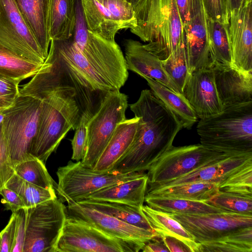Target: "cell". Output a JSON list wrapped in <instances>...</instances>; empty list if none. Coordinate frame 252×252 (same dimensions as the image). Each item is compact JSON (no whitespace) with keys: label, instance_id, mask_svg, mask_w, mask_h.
<instances>
[{"label":"cell","instance_id":"cell-41","mask_svg":"<svg viewBox=\"0 0 252 252\" xmlns=\"http://www.w3.org/2000/svg\"><path fill=\"white\" fill-rule=\"evenodd\" d=\"M93 113L88 110L84 111L81 116L73 139L71 140L72 155L71 159L76 161H81L86 151L88 123Z\"/></svg>","mask_w":252,"mask_h":252},{"label":"cell","instance_id":"cell-19","mask_svg":"<svg viewBox=\"0 0 252 252\" xmlns=\"http://www.w3.org/2000/svg\"><path fill=\"white\" fill-rule=\"evenodd\" d=\"M212 68L223 109L252 101V72L241 71L232 64L216 62Z\"/></svg>","mask_w":252,"mask_h":252},{"label":"cell","instance_id":"cell-3","mask_svg":"<svg viewBox=\"0 0 252 252\" xmlns=\"http://www.w3.org/2000/svg\"><path fill=\"white\" fill-rule=\"evenodd\" d=\"M136 26L131 32L160 60L185 45L181 18L176 0H140L133 8Z\"/></svg>","mask_w":252,"mask_h":252},{"label":"cell","instance_id":"cell-6","mask_svg":"<svg viewBox=\"0 0 252 252\" xmlns=\"http://www.w3.org/2000/svg\"><path fill=\"white\" fill-rule=\"evenodd\" d=\"M75 23L72 38L86 58L120 90L128 77L123 52L115 42L107 41L87 28L81 0H75Z\"/></svg>","mask_w":252,"mask_h":252},{"label":"cell","instance_id":"cell-53","mask_svg":"<svg viewBox=\"0 0 252 252\" xmlns=\"http://www.w3.org/2000/svg\"><path fill=\"white\" fill-rule=\"evenodd\" d=\"M0 245H1V238H0Z\"/></svg>","mask_w":252,"mask_h":252},{"label":"cell","instance_id":"cell-30","mask_svg":"<svg viewBox=\"0 0 252 252\" xmlns=\"http://www.w3.org/2000/svg\"><path fill=\"white\" fill-rule=\"evenodd\" d=\"M144 201L152 208L170 214H200L223 211L205 202L146 194Z\"/></svg>","mask_w":252,"mask_h":252},{"label":"cell","instance_id":"cell-47","mask_svg":"<svg viewBox=\"0 0 252 252\" xmlns=\"http://www.w3.org/2000/svg\"><path fill=\"white\" fill-rule=\"evenodd\" d=\"M2 196L1 202L5 204L7 208L12 213L22 208H26L25 204L20 195L13 190L5 186L0 191Z\"/></svg>","mask_w":252,"mask_h":252},{"label":"cell","instance_id":"cell-9","mask_svg":"<svg viewBox=\"0 0 252 252\" xmlns=\"http://www.w3.org/2000/svg\"><path fill=\"white\" fill-rule=\"evenodd\" d=\"M56 173L58 183L55 191L63 202L70 204L103 188L139 177L144 172H99L85 167L81 161H69L66 165L59 167Z\"/></svg>","mask_w":252,"mask_h":252},{"label":"cell","instance_id":"cell-45","mask_svg":"<svg viewBox=\"0 0 252 252\" xmlns=\"http://www.w3.org/2000/svg\"><path fill=\"white\" fill-rule=\"evenodd\" d=\"M16 217L15 237L11 252H23L26 223V208H22L15 212Z\"/></svg>","mask_w":252,"mask_h":252},{"label":"cell","instance_id":"cell-22","mask_svg":"<svg viewBox=\"0 0 252 252\" xmlns=\"http://www.w3.org/2000/svg\"><path fill=\"white\" fill-rule=\"evenodd\" d=\"M140 126V118L126 119L118 124L103 152L93 170L108 171L133 143Z\"/></svg>","mask_w":252,"mask_h":252},{"label":"cell","instance_id":"cell-32","mask_svg":"<svg viewBox=\"0 0 252 252\" xmlns=\"http://www.w3.org/2000/svg\"><path fill=\"white\" fill-rule=\"evenodd\" d=\"M219 190L218 184L193 182L147 190L146 194L206 202Z\"/></svg>","mask_w":252,"mask_h":252},{"label":"cell","instance_id":"cell-26","mask_svg":"<svg viewBox=\"0 0 252 252\" xmlns=\"http://www.w3.org/2000/svg\"><path fill=\"white\" fill-rule=\"evenodd\" d=\"M141 210L149 224L157 234V237L164 236L176 237L186 244L192 252H199V244L177 220L168 214L142 205Z\"/></svg>","mask_w":252,"mask_h":252},{"label":"cell","instance_id":"cell-25","mask_svg":"<svg viewBox=\"0 0 252 252\" xmlns=\"http://www.w3.org/2000/svg\"><path fill=\"white\" fill-rule=\"evenodd\" d=\"M88 29L93 33L111 42L123 26L110 10L98 0H81Z\"/></svg>","mask_w":252,"mask_h":252},{"label":"cell","instance_id":"cell-5","mask_svg":"<svg viewBox=\"0 0 252 252\" xmlns=\"http://www.w3.org/2000/svg\"><path fill=\"white\" fill-rule=\"evenodd\" d=\"M48 54L57 63L68 83L75 89L83 111L87 110L93 113L96 93L105 94L116 90L103 74L81 53L72 36L63 40L51 39Z\"/></svg>","mask_w":252,"mask_h":252},{"label":"cell","instance_id":"cell-39","mask_svg":"<svg viewBox=\"0 0 252 252\" xmlns=\"http://www.w3.org/2000/svg\"><path fill=\"white\" fill-rule=\"evenodd\" d=\"M219 190L252 197V164L239 170L219 186Z\"/></svg>","mask_w":252,"mask_h":252},{"label":"cell","instance_id":"cell-54","mask_svg":"<svg viewBox=\"0 0 252 252\" xmlns=\"http://www.w3.org/2000/svg\"><path fill=\"white\" fill-rule=\"evenodd\" d=\"M127 0V1L129 2H130V0Z\"/></svg>","mask_w":252,"mask_h":252},{"label":"cell","instance_id":"cell-50","mask_svg":"<svg viewBox=\"0 0 252 252\" xmlns=\"http://www.w3.org/2000/svg\"><path fill=\"white\" fill-rule=\"evenodd\" d=\"M183 26L189 17L190 0H176Z\"/></svg>","mask_w":252,"mask_h":252},{"label":"cell","instance_id":"cell-38","mask_svg":"<svg viewBox=\"0 0 252 252\" xmlns=\"http://www.w3.org/2000/svg\"><path fill=\"white\" fill-rule=\"evenodd\" d=\"M162 65L169 77L182 93V90L189 78L187 55L185 45L167 59L161 60Z\"/></svg>","mask_w":252,"mask_h":252},{"label":"cell","instance_id":"cell-31","mask_svg":"<svg viewBox=\"0 0 252 252\" xmlns=\"http://www.w3.org/2000/svg\"><path fill=\"white\" fill-rule=\"evenodd\" d=\"M77 203L155 233L143 216L141 208L117 202L90 199H82Z\"/></svg>","mask_w":252,"mask_h":252},{"label":"cell","instance_id":"cell-43","mask_svg":"<svg viewBox=\"0 0 252 252\" xmlns=\"http://www.w3.org/2000/svg\"><path fill=\"white\" fill-rule=\"evenodd\" d=\"M209 19L229 25L230 6L229 0H202Z\"/></svg>","mask_w":252,"mask_h":252},{"label":"cell","instance_id":"cell-37","mask_svg":"<svg viewBox=\"0 0 252 252\" xmlns=\"http://www.w3.org/2000/svg\"><path fill=\"white\" fill-rule=\"evenodd\" d=\"M205 202L224 211L252 214V197L219 190Z\"/></svg>","mask_w":252,"mask_h":252},{"label":"cell","instance_id":"cell-17","mask_svg":"<svg viewBox=\"0 0 252 252\" xmlns=\"http://www.w3.org/2000/svg\"><path fill=\"white\" fill-rule=\"evenodd\" d=\"M229 32L232 64L252 72V0H246L230 11Z\"/></svg>","mask_w":252,"mask_h":252},{"label":"cell","instance_id":"cell-4","mask_svg":"<svg viewBox=\"0 0 252 252\" xmlns=\"http://www.w3.org/2000/svg\"><path fill=\"white\" fill-rule=\"evenodd\" d=\"M197 132L200 144L211 150L231 156L252 154V101L200 119Z\"/></svg>","mask_w":252,"mask_h":252},{"label":"cell","instance_id":"cell-42","mask_svg":"<svg viewBox=\"0 0 252 252\" xmlns=\"http://www.w3.org/2000/svg\"><path fill=\"white\" fill-rule=\"evenodd\" d=\"M15 174L9 150L0 124V191L4 188L11 177Z\"/></svg>","mask_w":252,"mask_h":252},{"label":"cell","instance_id":"cell-20","mask_svg":"<svg viewBox=\"0 0 252 252\" xmlns=\"http://www.w3.org/2000/svg\"><path fill=\"white\" fill-rule=\"evenodd\" d=\"M251 164L252 154L229 157L175 179L158 184H148L147 190L193 182L214 183L219 186L234 173Z\"/></svg>","mask_w":252,"mask_h":252},{"label":"cell","instance_id":"cell-23","mask_svg":"<svg viewBox=\"0 0 252 252\" xmlns=\"http://www.w3.org/2000/svg\"><path fill=\"white\" fill-rule=\"evenodd\" d=\"M148 185V177L144 173L136 178L100 189L83 199L117 202L141 208Z\"/></svg>","mask_w":252,"mask_h":252},{"label":"cell","instance_id":"cell-7","mask_svg":"<svg viewBox=\"0 0 252 252\" xmlns=\"http://www.w3.org/2000/svg\"><path fill=\"white\" fill-rule=\"evenodd\" d=\"M42 107L40 99L20 95L10 108L2 110L1 122L12 165L34 157L31 154Z\"/></svg>","mask_w":252,"mask_h":252},{"label":"cell","instance_id":"cell-51","mask_svg":"<svg viewBox=\"0 0 252 252\" xmlns=\"http://www.w3.org/2000/svg\"><path fill=\"white\" fill-rule=\"evenodd\" d=\"M246 0H229L230 10L238 8Z\"/></svg>","mask_w":252,"mask_h":252},{"label":"cell","instance_id":"cell-12","mask_svg":"<svg viewBox=\"0 0 252 252\" xmlns=\"http://www.w3.org/2000/svg\"><path fill=\"white\" fill-rule=\"evenodd\" d=\"M144 246L115 239L67 216L54 252H138Z\"/></svg>","mask_w":252,"mask_h":252},{"label":"cell","instance_id":"cell-49","mask_svg":"<svg viewBox=\"0 0 252 252\" xmlns=\"http://www.w3.org/2000/svg\"><path fill=\"white\" fill-rule=\"evenodd\" d=\"M155 237L147 243L141 250L143 252H170L165 244L161 239Z\"/></svg>","mask_w":252,"mask_h":252},{"label":"cell","instance_id":"cell-24","mask_svg":"<svg viewBox=\"0 0 252 252\" xmlns=\"http://www.w3.org/2000/svg\"><path fill=\"white\" fill-rule=\"evenodd\" d=\"M14 0L46 59L51 41L48 24L49 0Z\"/></svg>","mask_w":252,"mask_h":252},{"label":"cell","instance_id":"cell-1","mask_svg":"<svg viewBox=\"0 0 252 252\" xmlns=\"http://www.w3.org/2000/svg\"><path fill=\"white\" fill-rule=\"evenodd\" d=\"M129 107L140 118L139 128L128 150L109 170L121 174L144 172L172 145L181 124L150 90L141 91Z\"/></svg>","mask_w":252,"mask_h":252},{"label":"cell","instance_id":"cell-27","mask_svg":"<svg viewBox=\"0 0 252 252\" xmlns=\"http://www.w3.org/2000/svg\"><path fill=\"white\" fill-rule=\"evenodd\" d=\"M151 91L175 116L182 128L190 129L198 118L188 100L182 94L177 93L154 79L143 77Z\"/></svg>","mask_w":252,"mask_h":252},{"label":"cell","instance_id":"cell-29","mask_svg":"<svg viewBox=\"0 0 252 252\" xmlns=\"http://www.w3.org/2000/svg\"><path fill=\"white\" fill-rule=\"evenodd\" d=\"M198 244L199 252H252V226L236 228Z\"/></svg>","mask_w":252,"mask_h":252},{"label":"cell","instance_id":"cell-11","mask_svg":"<svg viewBox=\"0 0 252 252\" xmlns=\"http://www.w3.org/2000/svg\"><path fill=\"white\" fill-rule=\"evenodd\" d=\"M229 157L231 156L211 150L200 143L178 147L172 145L147 170L148 184L175 179Z\"/></svg>","mask_w":252,"mask_h":252},{"label":"cell","instance_id":"cell-13","mask_svg":"<svg viewBox=\"0 0 252 252\" xmlns=\"http://www.w3.org/2000/svg\"><path fill=\"white\" fill-rule=\"evenodd\" d=\"M0 43L31 62L43 64L45 60L14 0H0Z\"/></svg>","mask_w":252,"mask_h":252},{"label":"cell","instance_id":"cell-52","mask_svg":"<svg viewBox=\"0 0 252 252\" xmlns=\"http://www.w3.org/2000/svg\"><path fill=\"white\" fill-rule=\"evenodd\" d=\"M140 0H130V2L134 8Z\"/></svg>","mask_w":252,"mask_h":252},{"label":"cell","instance_id":"cell-21","mask_svg":"<svg viewBox=\"0 0 252 252\" xmlns=\"http://www.w3.org/2000/svg\"><path fill=\"white\" fill-rule=\"evenodd\" d=\"M125 59L128 70L142 77L152 78L171 90L182 92L164 70L161 60L146 50L139 41L126 39L124 41Z\"/></svg>","mask_w":252,"mask_h":252},{"label":"cell","instance_id":"cell-48","mask_svg":"<svg viewBox=\"0 0 252 252\" xmlns=\"http://www.w3.org/2000/svg\"><path fill=\"white\" fill-rule=\"evenodd\" d=\"M161 239L170 252H192L190 248L176 237L164 236Z\"/></svg>","mask_w":252,"mask_h":252},{"label":"cell","instance_id":"cell-28","mask_svg":"<svg viewBox=\"0 0 252 252\" xmlns=\"http://www.w3.org/2000/svg\"><path fill=\"white\" fill-rule=\"evenodd\" d=\"M75 23V0H49L48 24L51 40H63L71 37Z\"/></svg>","mask_w":252,"mask_h":252},{"label":"cell","instance_id":"cell-34","mask_svg":"<svg viewBox=\"0 0 252 252\" xmlns=\"http://www.w3.org/2000/svg\"><path fill=\"white\" fill-rule=\"evenodd\" d=\"M5 186L20 195L26 208L35 206L57 197L54 189H46L37 186L23 179L15 173Z\"/></svg>","mask_w":252,"mask_h":252},{"label":"cell","instance_id":"cell-8","mask_svg":"<svg viewBox=\"0 0 252 252\" xmlns=\"http://www.w3.org/2000/svg\"><path fill=\"white\" fill-rule=\"evenodd\" d=\"M127 107L128 96L120 90L109 91L101 99L87 124L86 154L81 161L85 167L93 169L117 126L126 119Z\"/></svg>","mask_w":252,"mask_h":252},{"label":"cell","instance_id":"cell-10","mask_svg":"<svg viewBox=\"0 0 252 252\" xmlns=\"http://www.w3.org/2000/svg\"><path fill=\"white\" fill-rule=\"evenodd\" d=\"M66 217V206L58 197L26 208L23 252H54Z\"/></svg>","mask_w":252,"mask_h":252},{"label":"cell","instance_id":"cell-33","mask_svg":"<svg viewBox=\"0 0 252 252\" xmlns=\"http://www.w3.org/2000/svg\"><path fill=\"white\" fill-rule=\"evenodd\" d=\"M42 64L22 57L0 43V74L19 84L34 76Z\"/></svg>","mask_w":252,"mask_h":252},{"label":"cell","instance_id":"cell-46","mask_svg":"<svg viewBox=\"0 0 252 252\" xmlns=\"http://www.w3.org/2000/svg\"><path fill=\"white\" fill-rule=\"evenodd\" d=\"M16 217L12 213L10 220L4 228L0 232L1 245L0 252H11L15 237Z\"/></svg>","mask_w":252,"mask_h":252},{"label":"cell","instance_id":"cell-40","mask_svg":"<svg viewBox=\"0 0 252 252\" xmlns=\"http://www.w3.org/2000/svg\"><path fill=\"white\" fill-rule=\"evenodd\" d=\"M111 12L115 19L124 29H133L136 26V19L133 7L126 0H98Z\"/></svg>","mask_w":252,"mask_h":252},{"label":"cell","instance_id":"cell-18","mask_svg":"<svg viewBox=\"0 0 252 252\" xmlns=\"http://www.w3.org/2000/svg\"><path fill=\"white\" fill-rule=\"evenodd\" d=\"M182 94L200 119L212 117L223 110L216 88L212 67L199 69L190 74L182 90Z\"/></svg>","mask_w":252,"mask_h":252},{"label":"cell","instance_id":"cell-44","mask_svg":"<svg viewBox=\"0 0 252 252\" xmlns=\"http://www.w3.org/2000/svg\"><path fill=\"white\" fill-rule=\"evenodd\" d=\"M19 83L0 74V111L8 109L20 95Z\"/></svg>","mask_w":252,"mask_h":252},{"label":"cell","instance_id":"cell-2","mask_svg":"<svg viewBox=\"0 0 252 252\" xmlns=\"http://www.w3.org/2000/svg\"><path fill=\"white\" fill-rule=\"evenodd\" d=\"M37 98L42 107L31 154L45 163L71 129L75 130L83 112L75 89L58 67L43 85Z\"/></svg>","mask_w":252,"mask_h":252},{"label":"cell","instance_id":"cell-14","mask_svg":"<svg viewBox=\"0 0 252 252\" xmlns=\"http://www.w3.org/2000/svg\"><path fill=\"white\" fill-rule=\"evenodd\" d=\"M183 27L189 73L211 67L215 60L210 43L208 17L202 0H190L189 17Z\"/></svg>","mask_w":252,"mask_h":252},{"label":"cell","instance_id":"cell-15","mask_svg":"<svg viewBox=\"0 0 252 252\" xmlns=\"http://www.w3.org/2000/svg\"><path fill=\"white\" fill-rule=\"evenodd\" d=\"M167 214L179 221L197 243L213 239L236 228L252 226V214L227 211Z\"/></svg>","mask_w":252,"mask_h":252},{"label":"cell","instance_id":"cell-16","mask_svg":"<svg viewBox=\"0 0 252 252\" xmlns=\"http://www.w3.org/2000/svg\"><path fill=\"white\" fill-rule=\"evenodd\" d=\"M67 216L91 225L115 239L145 245L156 233L78 203L67 204Z\"/></svg>","mask_w":252,"mask_h":252},{"label":"cell","instance_id":"cell-35","mask_svg":"<svg viewBox=\"0 0 252 252\" xmlns=\"http://www.w3.org/2000/svg\"><path fill=\"white\" fill-rule=\"evenodd\" d=\"M229 25L213 21L208 18L210 45L215 62L232 64L231 48Z\"/></svg>","mask_w":252,"mask_h":252},{"label":"cell","instance_id":"cell-36","mask_svg":"<svg viewBox=\"0 0 252 252\" xmlns=\"http://www.w3.org/2000/svg\"><path fill=\"white\" fill-rule=\"evenodd\" d=\"M14 169L15 173L20 178L37 186L55 190L57 186L45 163L35 157L17 164Z\"/></svg>","mask_w":252,"mask_h":252}]
</instances>
